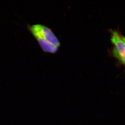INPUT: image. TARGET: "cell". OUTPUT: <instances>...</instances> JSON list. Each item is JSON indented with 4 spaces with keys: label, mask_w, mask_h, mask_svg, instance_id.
<instances>
[{
    "label": "cell",
    "mask_w": 125,
    "mask_h": 125,
    "mask_svg": "<svg viewBox=\"0 0 125 125\" xmlns=\"http://www.w3.org/2000/svg\"><path fill=\"white\" fill-rule=\"evenodd\" d=\"M27 29L43 52L55 53L58 51L60 42L50 28L42 24H28Z\"/></svg>",
    "instance_id": "obj_1"
}]
</instances>
